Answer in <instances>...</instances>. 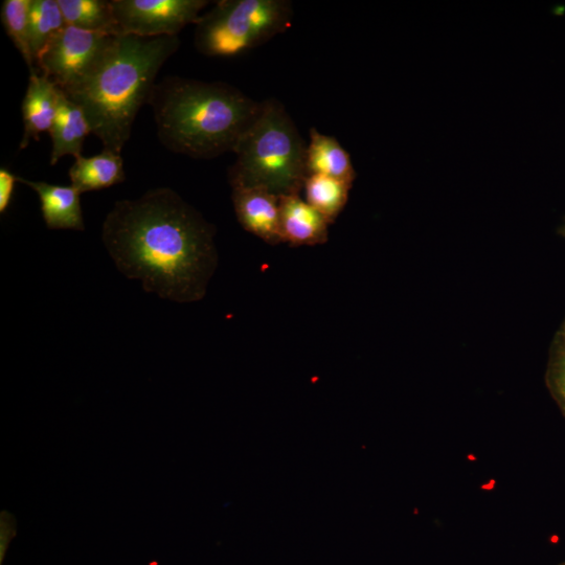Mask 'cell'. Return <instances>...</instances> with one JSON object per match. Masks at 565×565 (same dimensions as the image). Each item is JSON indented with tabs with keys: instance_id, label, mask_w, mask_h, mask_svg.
Returning a JSON list of instances; mask_svg holds the SVG:
<instances>
[{
	"instance_id": "1",
	"label": "cell",
	"mask_w": 565,
	"mask_h": 565,
	"mask_svg": "<svg viewBox=\"0 0 565 565\" xmlns=\"http://www.w3.org/2000/svg\"><path fill=\"white\" fill-rule=\"evenodd\" d=\"M322 340L252 281L181 300L154 337V363L174 401L215 434L266 455L310 440L327 397Z\"/></svg>"
},
{
	"instance_id": "2",
	"label": "cell",
	"mask_w": 565,
	"mask_h": 565,
	"mask_svg": "<svg viewBox=\"0 0 565 565\" xmlns=\"http://www.w3.org/2000/svg\"><path fill=\"white\" fill-rule=\"evenodd\" d=\"M269 71L267 54L174 52L139 107L96 140L125 163L156 223L181 232L241 103Z\"/></svg>"
},
{
	"instance_id": "3",
	"label": "cell",
	"mask_w": 565,
	"mask_h": 565,
	"mask_svg": "<svg viewBox=\"0 0 565 565\" xmlns=\"http://www.w3.org/2000/svg\"><path fill=\"white\" fill-rule=\"evenodd\" d=\"M222 158L252 225L292 239L351 230L384 180L393 152L337 122L253 114L236 122Z\"/></svg>"
},
{
	"instance_id": "4",
	"label": "cell",
	"mask_w": 565,
	"mask_h": 565,
	"mask_svg": "<svg viewBox=\"0 0 565 565\" xmlns=\"http://www.w3.org/2000/svg\"><path fill=\"white\" fill-rule=\"evenodd\" d=\"M344 252L345 280L388 281L419 296L449 292L460 262V215L426 158L393 152L384 180L360 207Z\"/></svg>"
},
{
	"instance_id": "5",
	"label": "cell",
	"mask_w": 565,
	"mask_h": 565,
	"mask_svg": "<svg viewBox=\"0 0 565 565\" xmlns=\"http://www.w3.org/2000/svg\"><path fill=\"white\" fill-rule=\"evenodd\" d=\"M434 0H330L294 35L292 70L319 87H351L437 41Z\"/></svg>"
},
{
	"instance_id": "6",
	"label": "cell",
	"mask_w": 565,
	"mask_h": 565,
	"mask_svg": "<svg viewBox=\"0 0 565 565\" xmlns=\"http://www.w3.org/2000/svg\"><path fill=\"white\" fill-rule=\"evenodd\" d=\"M172 54L99 39L58 82L55 106L103 139L139 107Z\"/></svg>"
},
{
	"instance_id": "7",
	"label": "cell",
	"mask_w": 565,
	"mask_h": 565,
	"mask_svg": "<svg viewBox=\"0 0 565 565\" xmlns=\"http://www.w3.org/2000/svg\"><path fill=\"white\" fill-rule=\"evenodd\" d=\"M178 52L259 55L296 35L310 0H167Z\"/></svg>"
},
{
	"instance_id": "8",
	"label": "cell",
	"mask_w": 565,
	"mask_h": 565,
	"mask_svg": "<svg viewBox=\"0 0 565 565\" xmlns=\"http://www.w3.org/2000/svg\"><path fill=\"white\" fill-rule=\"evenodd\" d=\"M348 285L353 323L364 343L401 366H422V296L388 281Z\"/></svg>"
},
{
	"instance_id": "9",
	"label": "cell",
	"mask_w": 565,
	"mask_h": 565,
	"mask_svg": "<svg viewBox=\"0 0 565 565\" xmlns=\"http://www.w3.org/2000/svg\"><path fill=\"white\" fill-rule=\"evenodd\" d=\"M93 139L65 110L58 107L44 110L43 128L32 158L36 202L31 223L40 222L47 210L57 211L63 200L76 196Z\"/></svg>"
},
{
	"instance_id": "10",
	"label": "cell",
	"mask_w": 565,
	"mask_h": 565,
	"mask_svg": "<svg viewBox=\"0 0 565 565\" xmlns=\"http://www.w3.org/2000/svg\"><path fill=\"white\" fill-rule=\"evenodd\" d=\"M422 351L435 370H476L493 360V333L449 292L423 294Z\"/></svg>"
},
{
	"instance_id": "11",
	"label": "cell",
	"mask_w": 565,
	"mask_h": 565,
	"mask_svg": "<svg viewBox=\"0 0 565 565\" xmlns=\"http://www.w3.org/2000/svg\"><path fill=\"white\" fill-rule=\"evenodd\" d=\"M28 274L46 281L58 294L63 323L71 343L120 348L128 344L121 310V289L109 278L47 273L32 266H28Z\"/></svg>"
},
{
	"instance_id": "12",
	"label": "cell",
	"mask_w": 565,
	"mask_h": 565,
	"mask_svg": "<svg viewBox=\"0 0 565 565\" xmlns=\"http://www.w3.org/2000/svg\"><path fill=\"white\" fill-rule=\"evenodd\" d=\"M136 200V188L125 163L93 139L84 178L74 196L76 247H84L96 234L106 233L111 237L121 234L126 212Z\"/></svg>"
},
{
	"instance_id": "13",
	"label": "cell",
	"mask_w": 565,
	"mask_h": 565,
	"mask_svg": "<svg viewBox=\"0 0 565 565\" xmlns=\"http://www.w3.org/2000/svg\"><path fill=\"white\" fill-rule=\"evenodd\" d=\"M459 252L462 263H486L530 278L534 256L526 234L501 204L465 193Z\"/></svg>"
},
{
	"instance_id": "14",
	"label": "cell",
	"mask_w": 565,
	"mask_h": 565,
	"mask_svg": "<svg viewBox=\"0 0 565 565\" xmlns=\"http://www.w3.org/2000/svg\"><path fill=\"white\" fill-rule=\"evenodd\" d=\"M104 267L121 291L170 280L188 273L184 237L159 223L137 236L118 234L104 253Z\"/></svg>"
},
{
	"instance_id": "15",
	"label": "cell",
	"mask_w": 565,
	"mask_h": 565,
	"mask_svg": "<svg viewBox=\"0 0 565 565\" xmlns=\"http://www.w3.org/2000/svg\"><path fill=\"white\" fill-rule=\"evenodd\" d=\"M87 3L102 39L140 50L178 52L167 0H87Z\"/></svg>"
},
{
	"instance_id": "16",
	"label": "cell",
	"mask_w": 565,
	"mask_h": 565,
	"mask_svg": "<svg viewBox=\"0 0 565 565\" xmlns=\"http://www.w3.org/2000/svg\"><path fill=\"white\" fill-rule=\"evenodd\" d=\"M527 278L486 263H462L456 285L459 302L479 319L493 337H500L512 321Z\"/></svg>"
},
{
	"instance_id": "17",
	"label": "cell",
	"mask_w": 565,
	"mask_h": 565,
	"mask_svg": "<svg viewBox=\"0 0 565 565\" xmlns=\"http://www.w3.org/2000/svg\"><path fill=\"white\" fill-rule=\"evenodd\" d=\"M99 39L87 0H47L44 52L52 95L66 71Z\"/></svg>"
},
{
	"instance_id": "18",
	"label": "cell",
	"mask_w": 565,
	"mask_h": 565,
	"mask_svg": "<svg viewBox=\"0 0 565 565\" xmlns=\"http://www.w3.org/2000/svg\"><path fill=\"white\" fill-rule=\"evenodd\" d=\"M47 0H7L2 10V32L21 68L44 103V110L57 107L46 73L44 14Z\"/></svg>"
},
{
	"instance_id": "19",
	"label": "cell",
	"mask_w": 565,
	"mask_h": 565,
	"mask_svg": "<svg viewBox=\"0 0 565 565\" xmlns=\"http://www.w3.org/2000/svg\"><path fill=\"white\" fill-rule=\"evenodd\" d=\"M28 274V266L11 255L0 253V319L7 321L17 308L22 288V277Z\"/></svg>"
}]
</instances>
